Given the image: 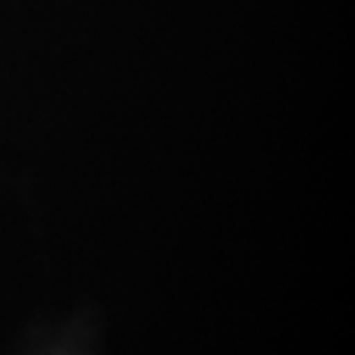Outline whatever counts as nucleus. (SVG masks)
I'll list each match as a JSON object with an SVG mask.
<instances>
[]
</instances>
